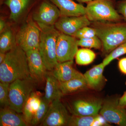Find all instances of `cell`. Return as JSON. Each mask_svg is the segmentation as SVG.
I'll list each match as a JSON object with an SVG mask.
<instances>
[{
	"label": "cell",
	"mask_w": 126,
	"mask_h": 126,
	"mask_svg": "<svg viewBox=\"0 0 126 126\" xmlns=\"http://www.w3.org/2000/svg\"><path fill=\"white\" fill-rule=\"evenodd\" d=\"M31 77L26 53L16 45L6 53L4 60L0 64V81L11 83Z\"/></svg>",
	"instance_id": "cell-1"
},
{
	"label": "cell",
	"mask_w": 126,
	"mask_h": 126,
	"mask_svg": "<svg viewBox=\"0 0 126 126\" xmlns=\"http://www.w3.org/2000/svg\"><path fill=\"white\" fill-rule=\"evenodd\" d=\"M92 27L101 41L104 51L110 53L126 41V22H92Z\"/></svg>",
	"instance_id": "cell-2"
},
{
	"label": "cell",
	"mask_w": 126,
	"mask_h": 126,
	"mask_svg": "<svg viewBox=\"0 0 126 126\" xmlns=\"http://www.w3.org/2000/svg\"><path fill=\"white\" fill-rule=\"evenodd\" d=\"M38 26L41 31L39 50L47 70L52 71L58 63L56 58V46L60 32L55 26Z\"/></svg>",
	"instance_id": "cell-3"
},
{
	"label": "cell",
	"mask_w": 126,
	"mask_h": 126,
	"mask_svg": "<svg viewBox=\"0 0 126 126\" xmlns=\"http://www.w3.org/2000/svg\"><path fill=\"white\" fill-rule=\"evenodd\" d=\"M85 15L92 22H121L123 19L115 9L112 0H93L88 2Z\"/></svg>",
	"instance_id": "cell-4"
},
{
	"label": "cell",
	"mask_w": 126,
	"mask_h": 126,
	"mask_svg": "<svg viewBox=\"0 0 126 126\" xmlns=\"http://www.w3.org/2000/svg\"><path fill=\"white\" fill-rule=\"evenodd\" d=\"M36 82L31 77L18 79L10 83L9 107L19 113H23L25 104L34 92Z\"/></svg>",
	"instance_id": "cell-5"
},
{
	"label": "cell",
	"mask_w": 126,
	"mask_h": 126,
	"mask_svg": "<svg viewBox=\"0 0 126 126\" xmlns=\"http://www.w3.org/2000/svg\"><path fill=\"white\" fill-rule=\"evenodd\" d=\"M40 29L33 21H29L22 26L16 36V45L26 52L39 49Z\"/></svg>",
	"instance_id": "cell-6"
},
{
	"label": "cell",
	"mask_w": 126,
	"mask_h": 126,
	"mask_svg": "<svg viewBox=\"0 0 126 126\" xmlns=\"http://www.w3.org/2000/svg\"><path fill=\"white\" fill-rule=\"evenodd\" d=\"M70 117L60 99H55L50 104L46 116L40 126H68Z\"/></svg>",
	"instance_id": "cell-7"
},
{
	"label": "cell",
	"mask_w": 126,
	"mask_h": 126,
	"mask_svg": "<svg viewBox=\"0 0 126 126\" xmlns=\"http://www.w3.org/2000/svg\"><path fill=\"white\" fill-rule=\"evenodd\" d=\"M78 40L74 36L60 32L56 46V58L58 63L73 61L78 50Z\"/></svg>",
	"instance_id": "cell-8"
},
{
	"label": "cell",
	"mask_w": 126,
	"mask_h": 126,
	"mask_svg": "<svg viewBox=\"0 0 126 126\" xmlns=\"http://www.w3.org/2000/svg\"><path fill=\"white\" fill-rule=\"evenodd\" d=\"M107 122L121 126H126V110L119 105V99L105 100L99 111Z\"/></svg>",
	"instance_id": "cell-9"
},
{
	"label": "cell",
	"mask_w": 126,
	"mask_h": 126,
	"mask_svg": "<svg viewBox=\"0 0 126 126\" xmlns=\"http://www.w3.org/2000/svg\"><path fill=\"white\" fill-rule=\"evenodd\" d=\"M86 15L79 16H61L55 24V28L61 33L74 36L79 30L91 24Z\"/></svg>",
	"instance_id": "cell-10"
},
{
	"label": "cell",
	"mask_w": 126,
	"mask_h": 126,
	"mask_svg": "<svg viewBox=\"0 0 126 126\" xmlns=\"http://www.w3.org/2000/svg\"><path fill=\"white\" fill-rule=\"evenodd\" d=\"M26 53L31 77L36 82H42L46 78L48 70L39 49L29 50Z\"/></svg>",
	"instance_id": "cell-11"
},
{
	"label": "cell",
	"mask_w": 126,
	"mask_h": 126,
	"mask_svg": "<svg viewBox=\"0 0 126 126\" xmlns=\"http://www.w3.org/2000/svg\"><path fill=\"white\" fill-rule=\"evenodd\" d=\"M61 16L60 11L56 6L44 1L34 14L33 18L38 25L52 26L55 25Z\"/></svg>",
	"instance_id": "cell-12"
},
{
	"label": "cell",
	"mask_w": 126,
	"mask_h": 126,
	"mask_svg": "<svg viewBox=\"0 0 126 126\" xmlns=\"http://www.w3.org/2000/svg\"><path fill=\"white\" fill-rule=\"evenodd\" d=\"M100 99H79L73 104V115L79 116H94L98 114L102 106Z\"/></svg>",
	"instance_id": "cell-13"
},
{
	"label": "cell",
	"mask_w": 126,
	"mask_h": 126,
	"mask_svg": "<svg viewBox=\"0 0 126 126\" xmlns=\"http://www.w3.org/2000/svg\"><path fill=\"white\" fill-rule=\"evenodd\" d=\"M73 61L58 63L52 74L59 82H64L77 78H85L83 74L75 69L73 66Z\"/></svg>",
	"instance_id": "cell-14"
},
{
	"label": "cell",
	"mask_w": 126,
	"mask_h": 126,
	"mask_svg": "<svg viewBox=\"0 0 126 126\" xmlns=\"http://www.w3.org/2000/svg\"><path fill=\"white\" fill-rule=\"evenodd\" d=\"M58 8L61 16H79L86 14V7L72 0H49Z\"/></svg>",
	"instance_id": "cell-15"
},
{
	"label": "cell",
	"mask_w": 126,
	"mask_h": 126,
	"mask_svg": "<svg viewBox=\"0 0 126 126\" xmlns=\"http://www.w3.org/2000/svg\"><path fill=\"white\" fill-rule=\"evenodd\" d=\"M0 126H28L23 115L9 107L2 108L0 111Z\"/></svg>",
	"instance_id": "cell-16"
},
{
	"label": "cell",
	"mask_w": 126,
	"mask_h": 126,
	"mask_svg": "<svg viewBox=\"0 0 126 126\" xmlns=\"http://www.w3.org/2000/svg\"><path fill=\"white\" fill-rule=\"evenodd\" d=\"M45 94L43 99L50 104L54 100L61 99L63 93L60 87V82L52 74L47 73L46 76Z\"/></svg>",
	"instance_id": "cell-17"
},
{
	"label": "cell",
	"mask_w": 126,
	"mask_h": 126,
	"mask_svg": "<svg viewBox=\"0 0 126 126\" xmlns=\"http://www.w3.org/2000/svg\"><path fill=\"white\" fill-rule=\"evenodd\" d=\"M105 66L102 63L95 65L83 74L89 88L98 90L104 82L103 73Z\"/></svg>",
	"instance_id": "cell-18"
},
{
	"label": "cell",
	"mask_w": 126,
	"mask_h": 126,
	"mask_svg": "<svg viewBox=\"0 0 126 126\" xmlns=\"http://www.w3.org/2000/svg\"><path fill=\"white\" fill-rule=\"evenodd\" d=\"M108 122L99 114L94 116H71L68 126H109Z\"/></svg>",
	"instance_id": "cell-19"
},
{
	"label": "cell",
	"mask_w": 126,
	"mask_h": 126,
	"mask_svg": "<svg viewBox=\"0 0 126 126\" xmlns=\"http://www.w3.org/2000/svg\"><path fill=\"white\" fill-rule=\"evenodd\" d=\"M59 82L60 88L63 95L86 90L89 88L85 78L75 79Z\"/></svg>",
	"instance_id": "cell-20"
},
{
	"label": "cell",
	"mask_w": 126,
	"mask_h": 126,
	"mask_svg": "<svg viewBox=\"0 0 126 126\" xmlns=\"http://www.w3.org/2000/svg\"><path fill=\"white\" fill-rule=\"evenodd\" d=\"M30 0H6L5 3L10 11V18L16 21L26 9Z\"/></svg>",
	"instance_id": "cell-21"
},
{
	"label": "cell",
	"mask_w": 126,
	"mask_h": 126,
	"mask_svg": "<svg viewBox=\"0 0 126 126\" xmlns=\"http://www.w3.org/2000/svg\"><path fill=\"white\" fill-rule=\"evenodd\" d=\"M16 45L13 32L10 27H6L0 33V52L7 53Z\"/></svg>",
	"instance_id": "cell-22"
},
{
	"label": "cell",
	"mask_w": 126,
	"mask_h": 126,
	"mask_svg": "<svg viewBox=\"0 0 126 126\" xmlns=\"http://www.w3.org/2000/svg\"><path fill=\"white\" fill-rule=\"evenodd\" d=\"M96 54L93 51L87 48L78 50L75 55V61L79 65H87L94 61Z\"/></svg>",
	"instance_id": "cell-23"
},
{
	"label": "cell",
	"mask_w": 126,
	"mask_h": 126,
	"mask_svg": "<svg viewBox=\"0 0 126 126\" xmlns=\"http://www.w3.org/2000/svg\"><path fill=\"white\" fill-rule=\"evenodd\" d=\"M38 95V93L33 92L25 104L23 110V115L25 121L29 126H31L32 118L35 112L34 110V102Z\"/></svg>",
	"instance_id": "cell-24"
},
{
	"label": "cell",
	"mask_w": 126,
	"mask_h": 126,
	"mask_svg": "<svg viewBox=\"0 0 126 126\" xmlns=\"http://www.w3.org/2000/svg\"><path fill=\"white\" fill-rule=\"evenodd\" d=\"M50 104L41 98V103L39 107L35 113L32 120L31 126H36L40 124L47 114Z\"/></svg>",
	"instance_id": "cell-25"
},
{
	"label": "cell",
	"mask_w": 126,
	"mask_h": 126,
	"mask_svg": "<svg viewBox=\"0 0 126 126\" xmlns=\"http://www.w3.org/2000/svg\"><path fill=\"white\" fill-rule=\"evenodd\" d=\"M126 54V41L110 52L103 60V63L106 67L115 59Z\"/></svg>",
	"instance_id": "cell-26"
},
{
	"label": "cell",
	"mask_w": 126,
	"mask_h": 126,
	"mask_svg": "<svg viewBox=\"0 0 126 126\" xmlns=\"http://www.w3.org/2000/svg\"><path fill=\"white\" fill-rule=\"evenodd\" d=\"M78 46L88 48L100 49L102 48V44L97 36L88 38L79 39L78 40Z\"/></svg>",
	"instance_id": "cell-27"
},
{
	"label": "cell",
	"mask_w": 126,
	"mask_h": 126,
	"mask_svg": "<svg viewBox=\"0 0 126 126\" xmlns=\"http://www.w3.org/2000/svg\"><path fill=\"white\" fill-rule=\"evenodd\" d=\"M10 83H0V104L2 108L9 107V90Z\"/></svg>",
	"instance_id": "cell-28"
},
{
	"label": "cell",
	"mask_w": 126,
	"mask_h": 126,
	"mask_svg": "<svg viewBox=\"0 0 126 126\" xmlns=\"http://www.w3.org/2000/svg\"><path fill=\"white\" fill-rule=\"evenodd\" d=\"M96 36V33L94 28L86 26L79 30L73 36L79 39L92 38Z\"/></svg>",
	"instance_id": "cell-29"
},
{
	"label": "cell",
	"mask_w": 126,
	"mask_h": 126,
	"mask_svg": "<svg viewBox=\"0 0 126 126\" xmlns=\"http://www.w3.org/2000/svg\"><path fill=\"white\" fill-rule=\"evenodd\" d=\"M117 11L126 21V0L119 1L117 4Z\"/></svg>",
	"instance_id": "cell-30"
},
{
	"label": "cell",
	"mask_w": 126,
	"mask_h": 126,
	"mask_svg": "<svg viewBox=\"0 0 126 126\" xmlns=\"http://www.w3.org/2000/svg\"><path fill=\"white\" fill-rule=\"evenodd\" d=\"M118 64L120 71L124 74H126V58L120 59Z\"/></svg>",
	"instance_id": "cell-31"
},
{
	"label": "cell",
	"mask_w": 126,
	"mask_h": 126,
	"mask_svg": "<svg viewBox=\"0 0 126 126\" xmlns=\"http://www.w3.org/2000/svg\"><path fill=\"white\" fill-rule=\"evenodd\" d=\"M119 104L122 107L125 108L126 107V91L123 95L119 98Z\"/></svg>",
	"instance_id": "cell-32"
},
{
	"label": "cell",
	"mask_w": 126,
	"mask_h": 126,
	"mask_svg": "<svg viewBox=\"0 0 126 126\" xmlns=\"http://www.w3.org/2000/svg\"><path fill=\"white\" fill-rule=\"evenodd\" d=\"M4 21L1 18L0 20V33H1L6 28Z\"/></svg>",
	"instance_id": "cell-33"
},
{
	"label": "cell",
	"mask_w": 126,
	"mask_h": 126,
	"mask_svg": "<svg viewBox=\"0 0 126 126\" xmlns=\"http://www.w3.org/2000/svg\"><path fill=\"white\" fill-rule=\"evenodd\" d=\"M6 53L0 52V64L1 63L5 58Z\"/></svg>",
	"instance_id": "cell-34"
},
{
	"label": "cell",
	"mask_w": 126,
	"mask_h": 126,
	"mask_svg": "<svg viewBox=\"0 0 126 126\" xmlns=\"http://www.w3.org/2000/svg\"><path fill=\"white\" fill-rule=\"evenodd\" d=\"M77 1L80 3H87L88 2L92 1L93 0H76Z\"/></svg>",
	"instance_id": "cell-35"
},
{
	"label": "cell",
	"mask_w": 126,
	"mask_h": 126,
	"mask_svg": "<svg viewBox=\"0 0 126 126\" xmlns=\"http://www.w3.org/2000/svg\"></svg>",
	"instance_id": "cell-36"
},
{
	"label": "cell",
	"mask_w": 126,
	"mask_h": 126,
	"mask_svg": "<svg viewBox=\"0 0 126 126\" xmlns=\"http://www.w3.org/2000/svg\"></svg>",
	"instance_id": "cell-37"
}]
</instances>
